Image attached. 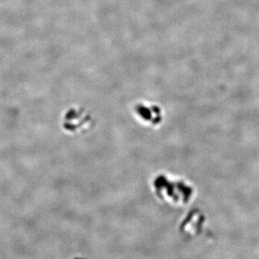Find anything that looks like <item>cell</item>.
<instances>
[{"instance_id":"6da1fadb","label":"cell","mask_w":259,"mask_h":259,"mask_svg":"<svg viewBox=\"0 0 259 259\" xmlns=\"http://www.w3.org/2000/svg\"><path fill=\"white\" fill-rule=\"evenodd\" d=\"M153 188L158 197L163 202L174 205H185L191 200L194 191L184 181L161 175L155 178Z\"/></svg>"},{"instance_id":"7a4b0ae2","label":"cell","mask_w":259,"mask_h":259,"mask_svg":"<svg viewBox=\"0 0 259 259\" xmlns=\"http://www.w3.org/2000/svg\"><path fill=\"white\" fill-rule=\"evenodd\" d=\"M94 119L91 114L80 107L69 109L64 118V127L71 134L86 133L94 126Z\"/></svg>"},{"instance_id":"3957f363","label":"cell","mask_w":259,"mask_h":259,"mask_svg":"<svg viewBox=\"0 0 259 259\" xmlns=\"http://www.w3.org/2000/svg\"><path fill=\"white\" fill-rule=\"evenodd\" d=\"M133 110L138 121L145 126L156 128L163 122V109L154 103L139 102L135 105Z\"/></svg>"}]
</instances>
